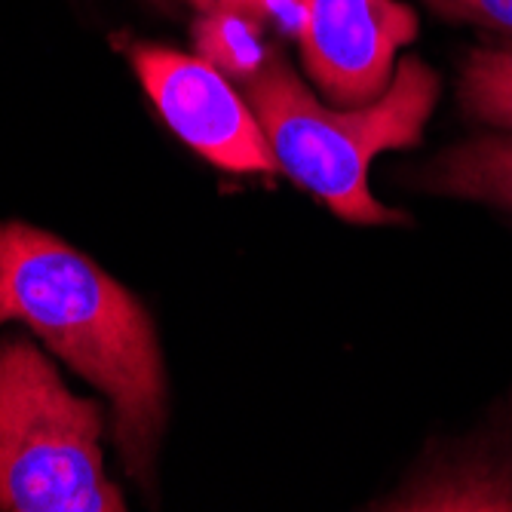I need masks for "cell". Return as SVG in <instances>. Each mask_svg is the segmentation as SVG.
I'll return each mask as SVG.
<instances>
[{
	"label": "cell",
	"instance_id": "9",
	"mask_svg": "<svg viewBox=\"0 0 512 512\" xmlns=\"http://www.w3.org/2000/svg\"><path fill=\"white\" fill-rule=\"evenodd\" d=\"M457 99L467 117L512 132V40L476 46L460 68Z\"/></svg>",
	"mask_w": 512,
	"mask_h": 512
},
{
	"label": "cell",
	"instance_id": "6",
	"mask_svg": "<svg viewBox=\"0 0 512 512\" xmlns=\"http://www.w3.org/2000/svg\"><path fill=\"white\" fill-rule=\"evenodd\" d=\"M378 509H512V414L427 457Z\"/></svg>",
	"mask_w": 512,
	"mask_h": 512
},
{
	"label": "cell",
	"instance_id": "10",
	"mask_svg": "<svg viewBox=\"0 0 512 512\" xmlns=\"http://www.w3.org/2000/svg\"><path fill=\"white\" fill-rule=\"evenodd\" d=\"M427 4L448 19L482 25L512 40V0H427Z\"/></svg>",
	"mask_w": 512,
	"mask_h": 512
},
{
	"label": "cell",
	"instance_id": "2",
	"mask_svg": "<svg viewBox=\"0 0 512 512\" xmlns=\"http://www.w3.org/2000/svg\"><path fill=\"white\" fill-rule=\"evenodd\" d=\"M442 80L417 56H405L384 96L341 108L304 86L292 65L270 50L246 99L264 126L279 172L350 224H408V215L371 194L368 172L378 154L421 142Z\"/></svg>",
	"mask_w": 512,
	"mask_h": 512
},
{
	"label": "cell",
	"instance_id": "4",
	"mask_svg": "<svg viewBox=\"0 0 512 512\" xmlns=\"http://www.w3.org/2000/svg\"><path fill=\"white\" fill-rule=\"evenodd\" d=\"M132 68L169 129L203 160L237 175L279 172L249 99L203 56L138 43Z\"/></svg>",
	"mask_w": 512,
	"mask_h": 512
},
{
	"label": "cell",
	"instance_id": "11",
	"mask_svg": "<svg viewBox=\"0 0 512 512\" xmlns=\"http://www.w3.org/2000/svg\"><path fill=\"white\" fill-rule=\"evenodd\" d=\"M237 10L255 16L261 25L276 28L279 34L298 40L307 4L304 0H237Z\"/></svg>",
	"mask_w": 512,
	"mask_h": 512
},
{
	"label": "cell",
	"instance_id": "1",
	"mask_svg": "<svg viewBox=\"0 0 512 512\" xmlns=\"http://www.w3.org/2000/svg\"><path fill=\"white\" fill-rule=\"evenodd\" d=\"M22 322L65 365L105 393L123 470L154 485L166 430V368L148 310L59 237L0 224V325Z\"/></svg>",
	"mask_w": 512,
	"mask_h": 512
},
{
	"label": "cell",
	"instance_id": "7",
	"mask_svg": "<svg viewBox=\"0 0 512 512\" xmlns=\"http://www.w3.org/2000/svg\"><path fill=\"white\" fill-rule=\"evenodd\" d=\"M414 184L430 194L512 212V132H485L448 148L417 172Z\"/></svg>",
	"mask_w": 512,
	"mask_h": 512
},
{
	"label": "cell",
	"instance_id": "3",
	"mask_svg": "<svg viewBox=\"0 0 512 512\" xmlns=\"http://www.w3.org/2000/svg\"><path fill=\"white\" fill-rule=\"evenodd\" d=\"M102 436V402L71 393L31 341H0V509H126L105 473Z\"/></svg>",
	"mask_w": 512,
	"mask_h": 512
},
{
	"label": "cell",
	"instance_id": "8",
	"mask_svg": "<svg viewBox=\"0 0 512 512\" xmlns=\"http://www.w3.org/2000/svg\"><path fill=\"white\" fill-rule=\"evenodd\" d=\"M197 56L234 80H249L261 71L270 50L261 40V22L243 10L200 13L194 22Z\"/></svg>",
	"mask_w": 512,
	"mask_h": 512
},
{
	"label": "cell",
	"instance_id": "5",
	"mask_svg": "<svg viewBox=\"0 0 512 512\" xmlns=\"http://www.w3.org/2000/svg\"><path fill=\"white\" fill-rule=\"evenodd\" d=\"M301 59L319 96L341 108L384 96L421 22L402 0H304Z\"/></svg>",
	"mask_w": 512,
	"mask_h": 512
},
{
	"label": "cell",
	"instance_id": "12",
	"mask_svg": "<svg viewBox=\"0 0 512 512\" xmlns=\"http://www.w3.org/2000/svg\"><path fill=\"white\" fill-rule=\"evenodd\" d=\"M188 4L200 13H215V10H237V0H188Z\"/></svg>",
	"mask_w": 512,
	"mask_h": 512
}]
</instances>
